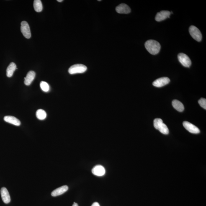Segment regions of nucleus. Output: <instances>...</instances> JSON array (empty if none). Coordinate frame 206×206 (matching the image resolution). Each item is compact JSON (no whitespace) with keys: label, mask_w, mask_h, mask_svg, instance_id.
<instances>
[{"label":"nucleus","mask_w":206,"mask_h":206,"mask_svg":"<svg viewBox=\"0 0 206 206\" xmlns=\"http://www.w3.org/2000/svg\"><path fill=\"white\" fill-rule=\"evenodd\" d=\"M68 189V186L66 185L62 186V187H59L52 191L51 195L53 197H56V196L61 195L66 192Z\"/></svg>","instance_id":"14"},{"label":"nucleus","mask_w":206,"mask_h":206,"mask_svg":"<svg viewBox=\"0 0 206 206\" xmlns=\"http://www.w3.org/2000/svg\"><path fill=\"white\" fill-rule=\"evenodd\" d=\"M116 11L119 14H128L131 11L130 8L127 5L122 4L116 8Z\"/></svg>","instance_id":"10"},{"label":"nucleus","mask_w":206,"mask_h":206,"mask_svg":"<svg viewBox=\"0 0 206 206\" xmlns=\"http://www.w3.org/2000/svg\"><path fill=\"white\" fill-rule=\"evenodd\" d=\"M179 62L183 66L189 67L191 65V61L189 57L184 53H179L178 55Z\"/></svg>","instance_id":"5"},{"label":"nucleus","mask_w":206,"mask_h":206,"mask_svg":"<svg viewBox=\"0 0 206 206\" xmlns=\"http://www.w3.org/2000/svg\"><path fill=\"white\" fill-rule=\"evenodd\" d=\"M36 116L39 120H42L46 118L47 114L45 110L42 109H39L36 113Z\"/></svg>","instance_id":"19"},{"label":"nucleus","mask_w":206,"mask_h":206,"mask_svg":"<svg viewBox=\"0 0 206 206\" xmlns=\"http://www.w3.org/2000/svg\"><path fill=\"white\" fill-rule=\"evenodd\" d=\"M173 107L178 112H182L184 110V107L183 104L177 100H174L172 102Z\"/></svg>","instance_id":"17"},{"label":"nucleus","mask_w":206,"mask_h":206,"mask_svg":"<svg viewBox=\"0 0 206 206\" xmlns=\"http://www.w3.org/2000/svg\"><path fill=\"white\" fill-rule=\"evenodd\" d=\"M170 80L167 77H162L158 78L153 83V86L156 87L160 88L170 83Z\"/></svg>","instance_id":"8"},{"label":"nucleus","mask_w":206,"mask_h":206,"mask_svg":"<svg viewBox=\"0 0 206 206\" xmlns=\"http://www.w3.org/2000/svg\"><path fill=\"white\" fill-rule=\"evenodd\" d=\"M21 31L24 37L29 39L31 37L30 28L28 23L26 21H23L21 24Z\"/></svg>","instance_id":"6"},{"label":"nucleus","mask_w":206,"mask_h":206,"mask_svg":"<svg viewBox=\"0 0 206 206\" xmlns=\"http://www.w3.org/2000/svg\"><path fill=\"white\" fill-rule=\"evenodd\" d=\"M17 69V66L15 63L11 62L8 67L6 69V76L9 78H11L13 76L15 71Z\"/></svg>","instance_id":"16"},{"label":"nucleus","mask_w":206,"mask_h":206,"mask_svg":"<svg viewBox=\"0 0 206 206\" xmlns=\"http://www.w3.org/2000/svg\"><path fill=\"white\" fill-rule=\"evenodd\" d=\"M57 1L58 2H62L63 1V0H57Z\"/></svg>","instance_id":"24"},{"label":"nucleus","mask_w":206,"mask_h":206,"mask_svg":"<svg viewBox=\"0 0 206 206\" xmlns=\"http://www.w3.org/2000/svg\"><path fill=\"white\" fill-rule=\"evenodd\" d=\"M87 70V68L85 65L78 64L73 65L70 67L69 68L68 72L71 75L82 73L85 72Z\"/></svg>","instance_id":"3"},{"label":"nucleus","mask_w":206,"mask_h":206,"mask_svg":"<svg viewBox=\"0 0 206 206\" xmlns=\"http://www.w3.org/2000/svg\"><path fill=\"white\" fill-rule=\"evenodd\" d=\"M199 104L201 107L204 109H206V99L204 98H201L198 101Z\"/></svg>","instance_id":"21"},{"label":"nucleus","mask_w":206,"mask_h":206,"mask_svg":"<svg viewBox=\"0 0 206 206\" xmlns=\"http://www.w3.org/2000/svg\"><path fill=\"white\" fill-rule=\"evenodd\" d=\"M145 48L150 54L156 55L159 53L161 45L156 41L149 40L147 41L145 44Z\"/></svg>","instance_id":"1"},{"label":"nucleus","mask_w":206,"mask_h":206,"mask_svg":"<svg viewBox=\"0 0 206 206\" xmlns=\"http://www.w3.org/2000/svg\"><path fill=\"white\" fill-rule=\"evenodd\" d=\"M153 125L155 128L164 135L169 134V130L165 124L163 123L161 119L156 118L153 121Z\"/></svg>","instance_id":"2"},{"label":"nucleus","mask_w":206,"mask_h":206,"mask_svg":"<svg viewBox=\"0 0 206 206\" xmlns=\"http://www.w3.org/2000/svg\"><path fill=\"white\" fill-rule=\"evenodd\" d=\"M72 206H78V204L74 202Z\"/></svg>","instance_id":"23"},{"label":"nucleus","mask_w":206,"mask_h":206,"mask_svg":"<svg viewBox=\"0 0 206 206\" xmlns=\"http://www.w3.org/2000/svg\"><path fill=\"white\" fill-rule=\"evenodd\" d=\"M33 6L36 12H40L42 10V5L40 0H35L34 1Z\"/></svg>","instance_id":"18"},{"label":"nucleus","mask_w":206,"mask_h":206,"mask_svg":"<svg viewBox=\"0 0 206 206\" xmlns=\"http://www.w3.org/2000/svg\"><path fill=\"white\" fill-rule=\"evenodd\" d=\"M4 120L6 122L13 125L19 126L21 125L20 121L15 117L11 116H6L4 117Z\"/></svg>","instance_id":"15"},{"label":"nucleus","mask_w":206,"mask_h":206,"mask_svg":"<svg viewBox=\"0 0 206 206\" xmlns=\"http://www.w3.org/2000/svg\"><path fill=\"white\" fill-rule=\"evenodd\" d=\"M171 12L167 11H162L157 14L155 19L157 22H161L165 20L168 18H170Z\"/></svg>","instance_id":"9"},{"label":"nucleus","mask_w":206,"mask_h":206,"mask_svg":"<svg viewBox=\"0 0 206 206\" xmlns=\"http://www.w3.org/2000/svg\"><path fill=\"white\" fill-rule=\"evenodd\" d=\"M183 125L188 131L192 134H199L200 130L197 127L187 121L183 122Z\"/></svg>","instance_id":"7"},{"label":"nucleus","mask_w":206,"mask_h":206,"mask_svg":"<svg viewBox=\"0 0 206 206\" xmlns=\"http://www.w3.org/2000/svg\"><path fill=\"white\" fill-rule=\"evenodd\" d=\"M91 206H100L98 203L97 202H94V203L92 204Z\"/></svg>","instance_id":"22"},{"label":"nucleus","mask_w":206,"mask_h":206,"mask_svg":"<svg viewBox=\"0 0 206 206\" xmlns=\"http://www.w3.org/2000/svg\"><path fill=\"white\" fill-rule=\"evenodd\" d=\"M1 194L2 199L4 203L8 204L10 202L11 200L10 196L6 187L2 188L1 190Z\"/></svg>","instance_id":"11"},{"label":"nucleus","mask_w":206,"mask_h":206,"mask_svg":"<svg viewBox=\"0 0 206 206\" xmlns=\"http://www.w3.org/2000/svg\"><path fill=\"white\" fill-rule=\"evenodd\" d=\"M41 89L45 92H47L49 90L50 87L48 83L46 82L42 81L40 83Z\"/></svg>","instance_id":"20"},{"label":"nucleus","mask_w":206,"mask_h":206,"mask_svg":"<svg viewBox=\"0 0 206 206\" xmlns=\"http://www.w3.org/2000/svg\"><path fill=\"white\" fill-rule=\"evenodd\" d=\"M93 174L95 175L101 176L104 175L105 173V170L104 167L101 165H97L94 166L92 170Z\"/></svg>","instance_id":"12"},{"label":"nucleus","mask_w":206,"mask_h":206,"mask_svg":"<svg viewBox=\"0 0 206 206\" xmlns=\"http://www.w3.org/2000/svg\"><path fill=\"white\" fill-rule=\"evenodd\" d=\"M189 32L191 36L198 42H200L202 40V34L200 31L194 26H191L189 28Z\"/></svg>","instance_id":"4"},{"label":"nucleus","mask_w":206,"mask_h":206,"mask_svg":"<svg viewBox=\"0 0 206 206\" xmlns=\"http://www.w3.org/2000/svg\"><path fill=\"white\" fill-rule=\"evenodd\" d=\"M36 73L35 72L31 71L27 73V76L24 78V84L27 86H29L33 81L35 77Z\"/></svg>","instance_id":"13"}]
</instances>
